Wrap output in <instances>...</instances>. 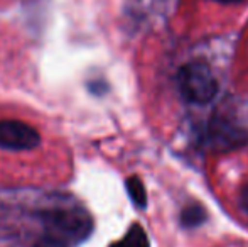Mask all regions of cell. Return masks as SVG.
Here are the masks:
<instances>
[{
    "instance_id": "obj_1",
    "label": "cell",
    "mask_w": 248,
    "mask_h": 247,
    "mask_svg": "<svg viewBox=\"0 0 248 247\" xmlns=\"http://www.w3.org/2000/svg\"><path fill=\"white\" fill-rule=\"evenodd\" d=\"M41 217L46 227L44 234L56 237L68 247L83 242L93 229L90 215L79 208H56L44 212Z\"/></svg>"
},
{
    "instance_id": "obj_2",
    "label": "cell",
    "mask_w": 248,
    "mask_h": 247,
    "mask_svg": "<svg viewBox=\"0 0 248 247\" xmlns=\"http://www.w3.org/2000/svg\"><path fill=\"white\" fill-rule=\"evenodd\" d=\"M177 88L186 102L206 105L218 95V82L206 61L194 60L177 71Z\"/></svg>"
},
{
    "instance_id": "obj_3",
    "label": "cell",
    "mask_w": 248,
    "mask_h": 247,
    "mask_svg": "<svg viewBox=\"0 0 248 247\" xmlns=\"http://www.w3.org/2000/svg\"><path fill=\"white\" fill-rule=\"evenodd\" d=\"M202 144L213 151H232V149L242 148L248 142V132L226 120L223 117H215L206 124L202 131Z\"/></svg>"
},
{
    "instance_id": "obj_4",
    "label": "cell",
    "mask_w": 248,
    "mask_h": 247,
    "mask_svg": "<svg viewBox=\"0 0 248 247\" xmlns=\"http://www.w3.org/2000/svg\"><path fill=\"white\" fill-rule=\"evenodd\" d=\"M41 144V135L32 125L20 120H0V149L31 151Z\"/></svg>"
},
{
    "instance_id": "obj_5",
    "label": "cell",
    "mask_w": 248,
    "mask_h": 247,
    "mask_svg": "<svg viewBox=\"0 0 248 247\" xmlns=\"http://www.w3.org/2000/svg\"><path fill=\"white\" fill-rule=\"evenodd\" d=\"M110 247H150V244L144 229L139 224H134L128 229L127 234L124 235V239H120V241L111 244Z\"/></svg>"
},
{
    "instance_id": "obj_6",
    "label": "cell",
    "mask_w": 248,
    "mask_h": 247,
    "mask_svg": "<svg viewBox=\"0 0 248 247\" xmlns=\"http://www.w3.org/2000/svg\"><path fill=\"white\" fill-rule=\"evenodd\" d=\"M206 220V210L199 203H189L181 212V225L186 229H194L202 225Z\"/></svg>"
},
{
    "instance_id": "obj_7",
    "label": "cell",
    "mask_w": 248,
    "mask_h": 247,
    "mask_svg": "<svg viewBox=\"0 0 248 247\" xmlns=\"http://www.w3.org/2000/svg\"><path fill=\"white\" fill-rule=\"evenodd\" d=\"M127 185V191L130 195L132 201L137 205L139 208H145L147 207V193H145V186L140 181V178L137 176H130V178L125 181Z\"/></svg>"
},
{
    "instance_id": "obj_8",
    "label": "cell",
    "mask_w": 248,
    "mask_h": 247,
    "mask_svg": "<svg viewBox=\"0 0 248 247\" xmlns=\"http://www.w3.org/2000/svg\"><path fill=\"white\" fill-rule=\"evenodd\" d=\"M34 247H68V246H66L64 242L58 241L56 237H51V235L44 234L43 237L34 244Z\"/></svg>"
},
{
    "instance_id": "obj_9",
    "label": "cell",
    "mask_w": 248,
    "mask_h": 247,
    "mask_svg": "<svg viewBox=\"0 0 248 247\" xmlns=\"http://www.w3.org/2000/svg\"><path fill=\"white\" fill-rule=\"evenodd\" d=\"M240 207H242V210L245 212L248 217V185L243 188L242 193H240Z\"/></svg>"
},
{
    "instance_id": "obj_10",
    "label": "cell",
    "mask_w": 248,
    "mask_h": 247,
    "mask_svg": "<svg viewBox=\"0 0 248 247\" xmlns=\"http://www.w3.org/2000/svg\"><path fill=\"white\" fill-rule=\"evenodd\" d=\"M216 2H219V3H238V2H242V0H216Z\"/></svg>"
}]
</instances>
